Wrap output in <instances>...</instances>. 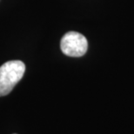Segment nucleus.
Wrapping results in <instances>:
<instances>
[{
  "instance_id": "obj_1",
  "label": "nucleus",
  "mask_w": 134,
  "mask_h": 134,
  "mask_svg": "<svg viewBox=\"0 0 134 134\" xmlns=\"http://www.w3.org/2000/svg\"><path fill=\"white\" fill-rule=\"evenodd\" d=\"M25 65L20 60L5 62L0 66V97L6 96L22 79Z\"/></svg>"
},
{
  "instance_id": "obj_2",
  "label": "nucleus",
  "mask_w": 134,
  "mask_h": 134,
  "mask_svg": "<svg viewBox=\"0 0 134 134\" xmlns=\"http://www.w3.org/2000/svg\"><path fill=\"white\" fill-rule=\"evenodd\" d=\"M60 48L64 54L68 57L79 58L86 53L88 42L84 35L76 31H69L61 39Z\"/></svg>"
}]
</instances>
